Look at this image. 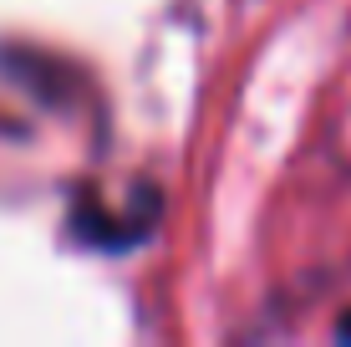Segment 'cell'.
<instances>
[{
	"label": "cell",
	"instance_id": "cell-2",
	"mask_svg": "<svg viewBox=\"0 0 351 347\" xmlns=\"http://www.w3.org/2000/svg\"><path fill=\"white\" fill-rule=\"evenodd\" d=\"M0 77L16 82L21 92H31L36 107H56V113H71L82 102V92H87V77L71 62L46 56L36 46H16V41L0 46Z\"/></svg>",
	"mask_w": 351,
	"mask_h": 347
},
{
	"label": "cell",
	"instance_id": "cell-3",
	"mask_svg": "<svg viewBox=\"0 0 351 347\" xmlns=\"http://www.w3.org/2000/svg\"><path fill=\"white\" fill-rule=\"evenodd\" d=\"M336 342H351V312H346L341 322H336Z\"/></svg>",
	"mask_w": 351,
	"mask_h": 347
},
{
	"label": "cell",
	"instance_id": "cell-1",
	"mask_svg": "<svg viewBox=\"0 0 351 347\" xmlns=\"http://www.w3.org/2000/svg\"><path fill=\"white\" fill-rule=\"evenodd\" d=\"M158 220H163V194L153 184H138L123 210H107L92 184H77L71 205H66V235L77 245L97 250V256H132V250H143L158 235Z\"/></svg>",
	"mask_w": 351,
	"mask_h": 347
}]
</instances>
